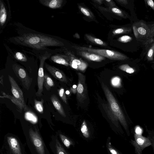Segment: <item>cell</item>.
<instances>
[{
    "label": "cell",
    "mask_w": 154,
    "mask_h": 154,
    "mask_svg": "<svg viewBox=\"0 0 154 154\" xmlns=\"http://www.w3.org/2000/svg\"><path fill=\"white\" fill-rule=\"evenodd\" d=\"M17 44L37 50H43L48 47H61L62 42L52 37L39 34L24 33L14 38Z\"/></svg>",
    "instance_id": "6da1fadb"
},
{
    "label": "cell",
    "mask_w": 154,
    "mask_h": 154,
    "mask_svg": "<svg viewBox=\"0 0 154 154\" xmlns=\"http://www.w3.org/2000/svg\"><path fill=\"white\" fill-rule=\"evenodd\" d=\"M23 131L31 154H50L38 125L24 127Z\"/></svg>",
    "instance_id": "7a4b0ae2"
},
{
    "label": "cell",
    "mask_w": 154,
    "mask_h": 154,
    "mask_svg": "<svg viewBox=\"0 0 154 154\" xmlns=\"http://www.w3.org/2000/svg\"><path fill=\"white\" fill-rule=\"evenodd\" d=\"M1 154H26L24 145L16 135L8 133L4 136Z\"/></svg>",
    "instance_id": "3957f363"
},
{
    "label": "cell",
    "mask_w": 154,
    "mask_h": 154,
    "mask_svg": "<svg viewBox=\"0 0 154 154\" xmlns=\"http://www.w3.org/2000/svg\"><path fill=\"white\" fill-rule=\"evenodd\" d=\"M101 86L112 112L123 127L127 135L129 136L130 133L128 123L116 99L108 88L103 82Z\"/></svg>",
    "instance_id": "277c9868"
},
{
    "label": "cell",
    "mask_w": 154,
    "mask_h": 154,
    "mask_svg": "<svg viewBox=\"0 0 154 154\" xmlns=\"http://www.w3.org/2000/svg\"><path fill=\"white\" fill-rule=\"evenodd\" d=\"M72 47L77 51H85L94 53L112 60H124L128 59V57L126 55L114 50L95 49L77 45Z\"/></svg>",
    "instance_id": "5b68a950"
},
{
    "label": "cell",
    "mask_w": 154,
    "mask_h": 154,
    "mask_svg": "<svg viewBox=\"0 0 154 154\" xmlns=\"http://www.w3.org/2000/svg\"><path fill=\"white\" fill-rule=\"evenodd\" d=\"M134 140L131 139L130 143L134 147L136 154H143V150L151 145L149 138L136 133L134 134Z\"/></svg>",
    "instance_id": "8992f818"
},
{
    "label": "cell",
    "mask_w": 154,
    "mask_h": 154,
    "mask_svg": "<svg viewBox=\"0 0 154 154\" xmlns=\"http://www.w3.org/2000/svg\"><path fill=\"white\" fill-rule=\"evenodd\" d=\"M51 54L46 53L39 57L40 65L38 72L37 83L38 89L35 93L37 96L40 97L42 95L43 91V86L44 80V73L43 67L45 60L50 57Z\"/></svg>",
    "instance_id": "52a82bcc"
},
{
    "label": "cell",
    "mask_w": 154,
    "mask_h": 154,
    "mask_svg": "<svg viewBox=\"0 0 154 154\" xmlns=\"http://www.w3.org/2000/svg\"><path fill=\"white\" fill-rule=\"evenodd\" d=\"M12 68L15 74L21 82L23 87L28 90L32 84V79L28 75L24 69L20 66L14 64L13 65Z\"/></svg>",
    "instance_id": "ba28073f"
},
{
    "label": "cell",
    "mask_w": 154,
    "mask_h": 154,
    "mask_svg": "<svg viewBox=\"0 0 154 154\" xmlns=\"http://www.w3.org/2000/svg\"><path fill=\"white\" fill-rule=\"evenodd\" d=\"M78 80L77 87V98L78 102L82 103L86 99L87 89L85 82L86 76L80 72L78 73Z\"/></svg>",
    "instance_id": "9c48e42d"
},
{
    "label": "cell",
    "mask_w": 154,
    "mask_h": 154,
    "mask_svg": "<svg viewBox=\"0 0 154 154\" xmlns=\"http://www.w3.org/2000/svg\"><path fill=\"white\" fill-rule=\"evenodd\" d=\"M133 29L134 35L137 39L151 37L150 29L146 23L143 22H138L134 24Z\"/></svg>",
    "instance_id": "30bf717a"
},
{
    "label": "cell",
    "mask_w": 154,
    "mask_h": 154,
    "mask_svg": "<svg viewBox=\"0 0 154 154\" xmlns=\"http://www.w3.org/2000/svg\"><path fill=\"white\" fill-rule=\"evenodd\" d=\"M49 145L53 154H70L60 141L57 134H52Z\"/></svg>",
    "instance_id": "8fae6325"
},
{
    "label": "cell",
    "mask_w": 154,
    "mask_h": 154,
    "mask_svg": "<svg viewBox=\"0 0 154 154\" xmlns=\"http://www.w3.org/2000/svg\"><path fill=\"white\" fill-rule=\"evenodd\" d=\"M66 56L69 65L73 69L83 71L88 67V65L87 62L77 57L71 53L67 52Z\"/></svg>",
    "instance_id": "7c38bea8"
},
{
    "label": "cell",
    "mask_w": 154,
    "mask_h": 154,
    "mask_svg": "<svg viewBox=\"0 0 154 154\" xmlns=\"http://www.w3.org/2000/svg\"><path fill=\"white\" fill-rule=\"evenodd\" d=\"M8 77L11 85V91L13 96L22 103L25 107L28 108L25 103L22 90L20 89L12 77L8 75Z\"/></svg>",
    "instance_id": "4fadbf2b"
},
{
    "label": "cell",
    "mask_w": 154,
    "mask_h": 154,
    "mask_svg": "<svg viewBox=\"0 0 154 154\" xmlns=\"http://www.w3.org/2000/svg\"><path fill=\"white\" fill-rule=\"evenodd\" d=\"M44 66L49 72L56 79L62 82H67V78L63 71L46 63H45Z\"/></svg>",
    "instance_id": "5bb4252c"
},
{
    "label": "cell",
    "mask_w": 154,
    "mask_h": 154,
    "mask_svg": "<svg viewBox=\"0 0 154 154\" xmlns=\"http://www.w3.org/2000/svg\"><path fill=\"white\" fill-rule=\"evenodd\" d=\"M56 133L61 143L66 149H69L71 146H75V143L74 140L61 131H57Z\"/></svg>",
    "instance_id": "9a60e30c"
},
{
    "label": "cell",
    "mask_w": 154,
    "mask_h": 154,
    "mask_svg": "<svg viewBox=\"0 0 154 154\" xmlns=\"http://www.w3.org/2000/svg\"><path fill=\"white\" fill-rule=\"evenodd\" d=\"M77 54L88 60L94 62H100L105 59L104 57L85 51H77Z\"/></svg>",
    "instance_id": "2e32d148"
},
{
    "label": "cell",
    "mask_w": 154,
    "mask_h": 154,
    "mask_svg": "<svg viewBox=\"0 0 154 154\" xmlns=\"http://www.w3.org/2000/svg\"><path fill=\"white\" fill-rule=\"evenodd\" d=\"M39 3L42 5L52 9L60 8L63 0H39Z\"/></svg>",
    "instance_id": "e0dca14e"
},
{
    "label": "cell",
    "mask_w": 154,
    "mask_h": 154,
    "mask_svg": "<svg viewBox=\"0 0 154 154\" xmlns=\"http://www.w3.org/2000/svg\"><path fill=\"white\" fill-rule=\"evenodd\" d=\"M50 99L54 106L58 112L62 116L65 117L66 115L64 109L56 95L54 94L51 95Z\"/></svg>",
    "instance_id": "ac0fdd59"
},
{
    "label": "cell",
    "mask_w": 154,
    "mask_h": 154,
    "mask_svg": "<svg viewBox=\"0 0 154 154\" xmlns=\"http://www.w3.org/2000/svg\"><path fill=\"white\" fill-rule=\"evenodd\" d=\"M2 95L0 96V97L2 98H7L10 99L17 106V110L19 112L22 111L23 109L25 110H28L29 108L25 107L22 103L19 101L14 96H12L10 95L6 94L4 92L2 91Z\"/></svg>",
    "instance_id": "d6986e66"
},
{
    "label": "cell",
    "mask_w": 154,
    "mask_h": 154,
    "mask_svg": "<svg viewBox=\"0 0 154 154\" xmlns=\"http://www.w3.org/2000/svg\"><path fill=\"white\" fill-rule=\"evenodd\" d=\"M99 8L103 11L111 13L124 18H127V15L125 13L117 7H109L108 8H104L99 7Z\"/></svg>",
    "instance_id": "ffe728a7"
},
{
    "label": "cell",
    "mask_w": 154,
    "mask_h": 154,
    "mask_svg": "<svg viewBox=\"0 0 154 154\" xmlns=\"http://www.w3.org/2000/svg\"><path fill=\"white\" fill-rule=\"evenodd\" d=\"M51 60L54 63L68 66L69 64L67 60L66 55L56 54L52 56L51 57Z\"/></svg>",
    "instance_id": "44dd1931"
},
{
    "label": "cell",
    "mask_w": 154,
    "mask_h": 154,
    "mask_svg": "<svg viewBox=\"0 0 154 154\" xmlns=\"http://www.w3.org/2000/svg\"><path fill=\"white\" fill-rule=\"evenodd\" d=\"M7 18V13L6 8L2 1H0V24L2 27L5 24Z\"/></svg>",
    "instance_id": "7402d4cb"
},
{
    "label": "cell",
    "mask_w": 154,
    "mask_h": 154,
    "mask_svg": "<svg viewBox=\"0 0 154 154\" xmlns=\"http://www.w3.org/2000/svg\"><path fill=\"white\" fill-rule=\"evenodd\" d=\"M111 140V137H108L106 142V147L109 154H123L112 145Z\"/></svg>",
    "instance_id": "603a6c76"
},
{
    "label": "cell",
    "mask_w": 154,
    "mask_h": 154,
    "mask_svg": "<svg viewBox=\"0 0 154 154\" xmlns=\"http://www.w3.org/2000/svg\"><path fill=\"white\" fill-rule=\"evenodd\" d=\"M80 131L81 134L85 139H90L91 136L90 131L85 121L84 120L81 125Z\"/></svg>",
    "instance_id": "cb8c5ba5"
},
{
    "label": "cell",
    "mask_w": 154,
    "mask_h": 154,
    "mask_svg": "<svg viewBox=\"0 0 154 154\" xmlns=\"http://www.w3.org/2000/svg\"><path fill=\"white\" fill-rule=\"evenodd\" d=\"M85 36L89 41L94 44L103 46H106L107 45V44L103 41L91 35L86 34Z\"/></svg>",
    "instance_id": "d4e9b609"
},
{
    "label": "cell",
    "mask_w": 154,
    "mask_h": 154,
    "mask_svg": "<svg viewBox=\"0 0 154 154\" xmlns=\"http://www.w3.org/2000/svg\"><path fill=\"white\" fill-rule=\"evenodd\" d=\"M43 85L47 91H49L52 87L54 86L53 80L46 74H44Z\"/></svg>",
    "instance_id": "484cf974"
},
{
    "label": "cell",
    "mask_w": 154,
    "mask_h": 154,
    "mask_svg": "<svg viewBox=\"0 0 154 154\" xmlns=\"http://www.w3.org/2000/svg\"><path fill=\"white\" fill-rule=\"evenodd\" d=\"M131 31V27H122L114 29L112 32L114 35L128 33Z\"/></svg>",
    "instance_id": "4316f807"
},
{
    "label": "cell",
    "mask_w": 154,
    "mask_h": 154,
    "mask_svg": "<svg viewBox=\"0 0 154 154\" xmlns=\"http://www.w3.org/2000/svg\"><path fill=\"white\" fill-rule=\"evenodd\" d=\"M34 107L35 110L39 113H42L44 112V106L43 104L44 100L43 99H41L40 101H38L35 99Z\"/></svg>",
    "instance_id": "83f0119b"
},
{
    "label": "cell",
    "mask_w": 154,
    "mask_h": 154,
    "mask_svg": "<svg viewBox=\"0 0 154 154\" xmlns=\"http://www.w3.org/2000/svg\"><path fill=\"white\" fill-rule=\"evenodd\" d=\"M78 7L81 12L85 16L91 19L94 18L93 13L88 8L80 5H78Z\"/></svg>",
    "instance_id": "f1b7e54d"
},
{
    "label": "cell",
    "mask_w": 154,
    "mask_h": 154,
    "mask_svg": "<svg viewBox=\"0 0 154 154\" xmlns=\"http://www.w3.org/2000/svg\"><path fill=\"white\" fill-rule=\"evenodd\" d=\"M119 68L120 70L129 74L133 73L135 71V69L133 68L126 64H122L119 66Z\"/></svg>",
    "instance_id": "f546056e"
},
{
    "label": "cell",
    "mask_w": 154,
    "mask_h": 154,
    "mask_svg": "<svg viewBox=\"0 0 154 154\" xmlns=\"http://www.w3.org/2000/svg\"><path fill=\"white\" fill-rule=\"evenodd\" d=\"M121 79L118 76H116L112 78L111 80V84L114 87L119 88L121 85Z\"/></svg>",
    "instance_id": "4dcf8cb0"
},
{
    "label": "cell",
    "mask_w": 154,
    "mask_h": 154,
    "mask_svg": "<svg viewBox=\"0 0 154 154\" xmlns=\"http://www.w3.org/2000/svg\"><path fill=\"white\" fill-rule=\"evenodd\" d=\"M154 55V41L149 49L147 54V58L149 61L153 60Z\"/></svg>",
    "instance_id": "1f68e13d"
},
{
    "label": "cell",
    "mask_w": 154,
    "mask_h": 154,
    "mask_svg": "<svg viewBox=\"0 0 154 154\" xmlns=\"http://www.w3.org/2000/svg\"><path fill=\"white\" fill-rule=\"evenodd\" d=\"M146 131L147 132V137L149 138L151 143V146H152L154 153V131L148 130L146 128Z\"/></svg>",
    "instance_id": "d6a6232c"
},
{
    "label": "cell",
    "mask_w": 154,
    "mask_h": 154,
    "mask_svg": "<svg viewBox=\"0 0 154 154\" xmlns=\"http://www.w3.org/2000/svg\"><path fill=\"white\" fill-rule=\"evenodd\" d=\"M57 91L60 97L64 103L66 104H67V98L64 88L61 87L58 89Z\"/></svg>",
    "instance_id": "836d02e7"
},
{
    "label": "cell",
    "mask_w": 154,
    "mask_h": 154,
    "mask_svg": "<svg viewBox=\"0 0 154 154\" xmlns=\"http://www.w3.org/2000/svg\"><path fill=\"white\" fill-rule=\"evenodd\" d=\"M15 57L17 60L22 62H26L27 60L26 57L23 53L19 52L15 53Z\"/></svg>",
    "instance_id": "e575fe53"
},
{
    "label": "cell",
    "mask_w": 154,
    "mask_h": 154,
    "mask_svg": "<svg viewBox=\"0 0 154 154\" xmlns=\"http://www.w3.org/2000/svg\"><path fill=\"white\" fill-rule=\"evenodd\" d=\"M132 38L131 36L128 35H124L122 36L118 39V41L122 43H127L131 41Z\"/></svg>",
    "instance_id": "d590c367"
},
{
    "label": "cell",
    "mask_w": 154,
    "mask_h": 154,
    "mask_svg": "<svg viewBox=\"0 0 154 154\" xmlns=\"http://www.w3.org/2000/svg\"><path fill=\"white\" fill-rule=\"evenodd\" d=\"M145 1L149 6L154 11V2L152 0H145Z\"/></svg>",
    "instance_id": "8d00e7d4"
},
{
    "label": "cell",
    "mask_w": 154,
    "mask_h": 154,
    "mask_svg": "<svg viewBox=\"0 0 154 154\" xmlns=\"http://www.w3.org/2000/svg\"><path fill=\"white\" fill-rule=\"evenodd\" d=\"M104 1L109 6V7H115L116 4L112 0H106Z\"/></svg>",
    "instance_id": "74e56055"
},
{
    "label": "cell",
    "mask_w": 154,
    "mask_h": 154,
    "mask_svg": "<svg viewBox=\"0 0 154 154\" xmlns=\"http://www.w3.org/2000/svg\"><path fill=\"white\" fill-rule=\"evenodd\" d=\"M118 3L123 5H126L128 4V1L127 0H116Z\"/></svg>",
    "instance_id": "f35d334b"
},
{
    "label": "cell",
    "mask_w": 154,
    "mask_h": 154,
    "mask_svg": "<svg viewBox=\"0 0 154 154\" xmlns=\"http://www.w3.org/2000/svg\"><path fill=\"white\" fill-rule=\"evenodd\" d=\"M94 2L97 3L99 5H101L104 1L103 0H94L92 1Z\"/></svg>",
    "instance_id": "ab89813d"
},
{
    "label": "cell",
    "mask_w": 154,
    "mask_h": 154,
    "mask_svg": "<svg viewBox=\"0 0 154 154\" xmlns=\"http://www.w3.org/2000/svg\"><path fill=\"white\" fill-rule=\"evenodd\" d=\"M0 83L3 86V75H2L0 78Z\"/></svg>",
    "instance_id": "60d3db41"
},
{
    "label": "cell",
    "mask_w": 154,
    "mask_h": 154,
    "mask_svg": "<svg viewBox=\"0 0 154 154\" xmlns=\"http://www.w3.org/2000/svg\"><path fill=\"white\" fill-rule=\"evenodd\" d=\"M154 36V26H153L151 29V37Z\"/></svg>",
    "instance_id": "b9f144b4"
},
{
    "label": "cell",
    "mask_w": 154,
    "mask_h": 154,
    "mask_svg": "<svg viewBox=\"0 0 154 154\" xmlns=\"http://www.w3.org/2000/svg\"><path fill=\"white\" fill-rule=\"evenodd\" d=\"M65 93H66V94L67 95H69L70 93V92L69 91L66 90V91Z\"/></svg>",
    "instance_id": "7bdbcfd3"
},
{
    "label": "cell",
    "mask_w": 154,
    "mask_h": 154,
    "mask_svg": "<svg viewBox=\"0 0 154 154\" xmlns=\"http://www.w3.org/2000/svg\"><path fill=\"white\" fill-rule=\"evenodd\" d=\"M77 86H76V85H73V86L72 87V88H77Z\"/></svg>",
    "instance_id": "ee69618b"
},
{
    "label": "cell",
    "mask_w": 154,
    "mask_h": 154,
    "mask_svg": "<svg viewBox=\"0 0 154 154\" xmlns=\"http://www.w3.org/2000/svg\"><path fill=\"white\" fill-rule=\"evenodd\" d=\"M153 68H154V65H153Z\"/></svg>",
    "instance_id": "f6af8a7d"
},
{
    "label": "cell",
    "mask_w": 154,
    "mask_h": 154,
    "mask_svg": "<svg viewBox=\"0 0 154 154\" xmlns=\"http://www.w3.org/2000/svg\"></svg>",
    "instance_id": "bcb514c9"
}]
</instances>
